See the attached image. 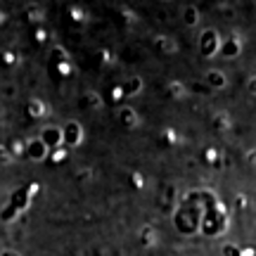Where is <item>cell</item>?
Masks as SVG:
<instances>
[{"instance_id": "f1b7e54d", "label": "cell", "mask_w": 256, "mask_h": 256, "mask_svg": "<svg viewBox=\"0 0 256 256\" xmlns=\"http://www.w3.org/2000/svg\"><path fill=\"white\" fill-rule=\"evenodd\" d=\"M0 114H2V107H0Z\"/></svg>"}, {"instance_id": "44dd1931", "label": "cell", "mask_w": 256, "mask_h": 256, "mask_svg": "<svg viewBox=\"0 0 256 256\" xmlns=\"http://www.w3.org/2000/svg\"><path fill=\"white\" fill-rule=\"evenodd\" d=\"M124 95H126V92H124V88H121V86H116V88L112 90V100H114V102H121V100H124Z\"/></svg>"}, {"instance_id": "ffe728a7", "label": "cell", "mask_w": 256, "mask_h": 256, "mask_svg": "<svg viewBox=\"0 0 256 256\" xmlns=\"http://www.w3.org/2000/svg\"><path fill=\"white\" fill-rule=\"evenodd\" d=\"M164 138L168 140V142H183V138H180V136H176V130H174V128H166V130H164Z\"/></svg>"}, {"instance_id": "83f0119b", "label": "cell", "mask_w": 256, "mask_h": 256, "mask_svg": "<svg viewBox=\"0 0 256 256\" xmlns=\"http://www.w3.org/2000/svg\"><path fill=\"white\" fill-rule=\"evenodd\" d=\"M164 2H174V0H164Z\"/></svg>"}, {"instance_id": "7c38bea8", "label": "cell", "mask_w": 256, "mask_h": 256, "mask_svg": "<svg viewBox=\"0 0 256 256\" xmlns=\"http://www.w3.org/2000/svg\"><path fill=\"white\" fill-rule=\"evenodd\" d=\"M154 43L162 52H166V55H176V52H178V40H176L174 36H156Z\"/></svg>"}, {"instance_id": "603a6c76", "label": "cell", "mask_w": 256, "mask_h": 256, "mask_svg": "<svg viewBox=\"0 0 256 256\" xmlns=\"http://www.w3.org/2000/svg\"><path fill=\"white\" fill-rule=\"evenodd\" d=\"M66 154H69V150H66V147H57L55 154H52V159H55V162H62Z\"/></svg>"}, {"instance_id": "9c48e42d", "label": "cell", "mask_w": 256, "mask_h": 256, "mask_svg": "<svg viewBox=\"0 0 256 256\" xmlns=\"http://www.w3.org/2000/svg\"><path fill=\"white\" fill-rule=\"evenodd\" d=\"M26 112H28V116H34V119H43V116L50 114V107H48L46 100H40V98H31V100L26 102Z\"/></svg>"}, {"instance_id": "30bf717a", "label": "cell", "mask_w": 256, "mask_h": 256, "mask_svg": "<svg viewBox=\"0 0 256 256\" xmlns=\"http://www.w3.org/2000/svg\"><path fill=\"white\" fill-rule=\"evenodd\" d=\"M166 90H168V95H171L174 100H185V98L190 95V86L183 81H178V78H171V81L166 83Z\"/></svg>"}, {"instance_id": "d6986e66", "label": "cell", "mask_w": 256, "mask_h": 256, "mask_svg": "<svg viewBox=\"0 0 256 256\" xmlns=\"http://www.w3.org/2000/svg\"><path fill=\"white\" fill-rule=\"evenodd\" d=\"M100 55H102V64H110V66H114V64H116V55H114L112 50H102Z\"/></svg>"}, {"instance_id": "4fadbf2b", "label": "cell", "mask_w": 256, "mask_h": 256, "mask_svg": "<svg viewBox=\"0 0 256 256\" xmlns=\"http://www.w3.org/2000/svg\"><path fill=\"white\" fill-rule=\"evenodd\" d=\"M50 55H52V60H55V64H62V62H72V55L64 50L62 46H52V50H50Z\"/></svg>"}, {"instance_id": "2e32d148", "label": "cell", "mask_w": 256, "mask_h": 256, "mask_svg": "<svg viewBox=\"0 0 256 256\" xmlns=\"http://www.w3.org/2000/svg\"><path fill=\"white\" fill-rule=\"evenodd\" d=\"M55 69L60 76H64V78H72V76H76V66H74V62H62V64H55Z\"/></svg>"}, {"instance_id": "6da1fadb", "label": "cell", "mask_w": 256, "mask_h": 256, "mask_svg": "<svg viewBox=\"0 0 256 256\" xmlns=\"http://www.w3.org/2000/svg\"><path fill=\"white\" fill-rule=\"evenodd\" d=\"M220 43H223V38H220V34L216 31V28H202L200 34V43H197V48H200V55L206 57V60H214V57H218L220 52Z\"/></svg>"}, {"instance_id": "7402d4cb", "label": "cell", "mask_w": 256, "mask_h": 256, "mask_svg": "<svg viewBox=\"0 0 256 256\" xmlns=\"http://www.w3.org/2000/svg\"><path fill=\"white\" fill-rule=\"evenodd\" d=\"M247 90H249V95H256V74H252L247 78Z\"/></svg>"}, {"instance_id": "3957f363", "label": "cell", "mask_w": 256, "mask_h": 256, "mask_svg": "<svg viewBox=\"0 0 256 256\" xmlns=\"http://www.w3.org/2000/svg\"><path fill=\"white\" fill-rule=\"evenodd\" d=\"M62 128H64V145H69V147L83 145V140H86V130H83L81 121L69 119Z\"/></svg>"}, {"instance_id": "8fae6325", "label": "cell", "mask_w": 256, "mask_h": 256, "mask_svg": "<svg viewBox=\"0 0 256 256\" xmlns=\"http://www.w3.org/2000/svg\"><path fill=\"white\" fill-rule=\"evenodd\" d=\"M26 147H28V156H31V159H36V162H43V159L48 156V152H50V150H48V145L40 140V138L28 140Z\"/></svg>"}, {"instance_id": "ac0fdd59", "label": "cell", "mask_w": 256, "mask_h": 256, "mask_svg": "<svg viewBox=\"0 0 256 256\" xmlns=\"http://www.w3.org/2000/svg\"><path fill=\"white\" fill-rule=\"evenodd\" d=\"M216 126H220V128H228L230 126V114H228V112H220V114H216Z\"/></svg>"}, {"instance_id": "5bb4252c", "label": "cell", "mask_w": 256, "mask_h": 256, "mask_svg": "<svg viewBox=\"0 0 256 256\" xmlns=\"http://www.w3.org/2000/svg\"><path fill=\"white\" fill-rule=\"evenodd\" d=\"M69 14H72V19L76 24H86L88 22V12L83 8H78V5H69Z\"/></svg>"}, {"instance_id": "cb8c5ba5", "label": "cell", "mask_w": 256, "mask_h": 256, "mask_svg": "<svg viewBox=\"0 0 256 256\" xmlns=\"http://www.w3.org/2000/svg\"><path fill=\"white\" fill-rule=\"evenodd\" d=\"M2 60H5V64H12V66L19 62V60H17V52H5V55H2Z\"/></svg>"}, {"instance_id": "9a60e30c", "label": "cell", "mask_w": 256, "mask_h": 256, "mask_svg": "<svg viewBox=\"0 0 256 256\" xmlns=\"http://www.w3.org/2000/svg\"><path fill=\"white\" fill-rule=\"evenodd\" d=\"M26 17L31 19V22H36V24H40V22L46 19V12H43V8H40V5H28Z\"/></svg>"}, {"instance_id": "ba28073f", "label": "cell", "mask_w": 256, "mask_h": 256, "mask_svg": "<svg viewBox=\"0 0 256 256\" xmlns=\"http://www.w3.org/2000/svg\"><path fill=\"white\" fill-rule=\"evenodd\" d=\"M121 88L126 92V98H138V95H142V90H145V78L133 74V76H128L126 81L121 83Z\"/></svg>"}, {"instance_id": "52a82bcc", "label": "cell", "mask_w": 256, "mask_h": 256, "mask_svg": "<svg viewBox=\"0 0 256 256\" xmlns=\"http://www.w3.org/2000/svg\"><path fill=\"white\" fill-rule=\"evenodd\" d=\"M180 19H183V24L188 28H197L202 24V12H200V8H197L194 2H188V5H183V10H180Z\"/></svg>"}, {"instance_id": "d4e9b609", "label": "cell", "mask_w": 256, "mask_h": 256, "mask_svg": "<svg viewBox=\"0 0 256 256\" xmlns=\"http://www.w3.org/2000/svg\"><path fill=\"white\" fill-rule=\"evenodd\" d=\"M36 40H38V43H46V40H48V31L38 28V31H36Z\"/></svg>"}, {"instance_id": "8992f818", "label": "cell", "mask_w": 256, "mask_h": 256, "mask_svg": "<svg viewBox=\"0 0 256 256\" xmlns=\"http://www.w3.org/2000/svg\"><path fill=\"white\" fill-rule=\"evenodd\" d=\"M116 116H119V121L126 128H138L140 124H142V119H140L138 110H136V107H130V104H121L119 110H116Z\"/></svg>"}, {"instance_id": "277c9868", "label": "cell", "mask_w": 256, "mask_h": 256, "mask_svg": "<svg viewBox=\"0 0 256 256\" xmlns=\"http://www.w3.org/2000/svg\"><path fill=\"white\" fill-rule=\"evenodd\" d=\"M38 138L48 145V150H50V147L57 150V147L64 145V128L62 126H43V130H40Z\"/></svg>"}, {"instance_id": "484cf974", "label": "cell", "mask_w": 256, "mask_h": 256, "mask_svg": "<svg viewBox=\"0 0 256 256\" xmlns=\"http://www.w3.org/2000/svg\"><path fill=\"white\" fill-rule=\"evenodd\" d=\"M2 19H5V14H2V12H0V24H2Z\"/></svg>"}, {"instance_id": "5b68a950", "label": "cell", "mask_w": 256, "mask_h": 256, "mask_svg": "<svg viewBox=\"0 0 256 256\" xmlns=\"http://www.w3.org/2000/svg\"><path fill=\"white\" fill-rule=\"evenodd\" d=\"M204 81H206V88H209V90H226L230 86L228 74L220 72V69H206Z\"/></svg>"}, {"instance_id": "4316f807", "label": "cell", "mask_w": 256, "mask_h": 256, "mask_svg": "<svg viewBox=\"0 0 256 256\" xmlns=\"http://www.w3.org/2000/svg\"><path fill=\"white\" fill-rule=\"evenodd\" d=\"M216 2H220V5H223V2H228V0H216Z\"/></svg>"}, {"instance_id": "e0dca14e", "label": "cell", "mask_w": 256, "mask_h": 256, "mask_svg": "<svg viewBox=\"0 0 256 256\" xmlns=\"http://www.w3.org/2000/svg\"><path fill=\"white\" fill-rule=\"evenodd\" d=\"M86 102L90 104L92 110H102V107H104V100H102L95 90H86Z\"/></svg>"}, {"instance_id": "7a4b0ae2", "label": "cell", "mask_w": 256, "mask_h": 256, "mask_svg": "<svg viewBox=\"0 0 256 256\" xmlns=\"http://www.w3.org/2000/svg\"><path fill=\"white\" fill-rule=\"evenodd\" d=\"M242 50H244L242 36H240V34H230V36H226L223 38V43H220L218 57L220 60H238V57L242 55Z\"/></svg>"}]
</instances>
